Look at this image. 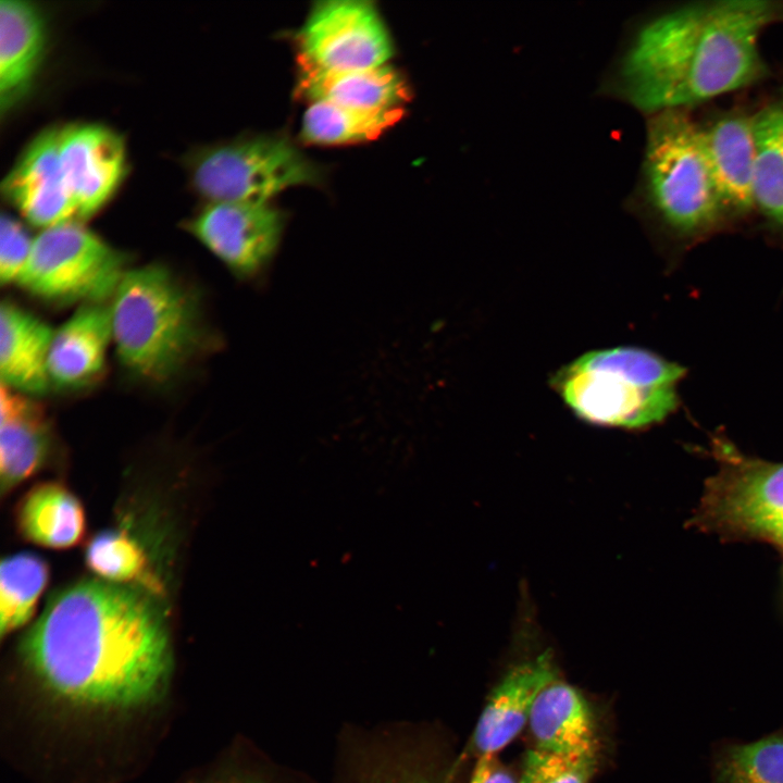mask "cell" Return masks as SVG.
Here are the masks:
<instances>
[{
	"label": "cell",
	"instance_id": "6da1fadb",
	"mask_svg": "<svg viewBox=\"0 0 783 783\" xmlns=\"http://www.w3.org/2000/svg\"><path fill=\"white\" fill-rule=\"evenodd\" d=\"M21 654L52 694L91 707L147 704L171 671L169 634L154 602L102 580L55 593L23 638Z\"/></svg>",
	"mask_w": 783,
	"mask_h": 783
},
{
	"label": "cell",
	"instance_id": "7a4b0ae2",
	"mask_svg": "<svg viewBox=\"0 0 783 783\" xmlns=\"http://www.w3.org/2000/svg\"><path fill=\"white\" fill-rule=\"evenodd\" d=\"M775 3L720 0L686 4L646 23L619 69L622 95L652 114L684 110L766 75L759 49Z\"/></svg>",
	"mask_w": 783,
	"mask_h": 783
},
{
	"label": "cell",
	"instance_id": "3957f363",
	"mask_svg": "<svg viewBox=\"0 0 783 783\" xmlns=\"http://www.w3.org/2000/svg\"><path fill=\"white\" fill-rule=\"evenodd\" d=\"M113 298L112 339L133 374L163 383L196 353L203 335L199 306L167 269L126 271Z\"/></svg>",
	"mask_w": 783,
	"mask_h": 783
},
{
	"label": "cell",
	"instance_id": "277c9868",
	"mask_svg": "<svg viewBox=\"0 0 783 783\" xmlns=\"http://www.w3.org/2000/svg\"><path fill=\"white\" fill-rule=\"evenodd\" d=\"M685 370L642 348L589 351L558 371L555 389L573 413L598 426L641 428L678 406Z\"/></svg>",
	"mask_w": 783,
	"mask_h": 783
},
{
	"label": "cell",
	"instance_id": "5b68a950",
	"mask_svg": "<svg viewBox=\"0 0 783 783\" xmlns=\"http://www.w3.org/2000/svg\"><path fill=\"white\" fill-rule=\"evenodd\" d=\"M644 181L652 209L679 234L704 232L725 211L707 160L701 128L684 110L662 111L650 119Z\"/></svg>",
	"mask_w": 783,
	"mask_h": 783
},
{
	"label": "cell",
	"instance_id": "8992f818",
	"mask_svg": "<svg viewBox=\"0 0 783 783\" xmlns=\"http://www.w3.org/2000/svg\"><path fill=\"white\" fill-rule=\"evenodd\" d=\"M717 472L706 481L689 520L729 539H755L783 549V462L750 458L719 442Z\"/></svg>",
	"mask_w": 783,
	"mask_h": 783
},
{
	"label": "cell",
	"instance_id": "52a82bcc",
	"mask_svg": "<svg viewBox=\"0 0 783 783\" xmlns=\"http://www.w3.org/2000/svg\"><path fill=\"white\" fill-rule=\"evenodd\" d=\"M126 257L78 222L42 229L16 283L54 303H101L126 273Z\"/></svg>",
	"mask_w": 783,
	"mask_h": 783
},
{
	"label": "cell",
	"instance_id": "ba28073f",
	"mask_svg": "<svg viewBox=\"0 0 783 783\" xmlns=\"http://www.w3.org/2000/svg\"><path fill=\"white\" fill-rule=\"evenodd\" d=\"M192 182L210 202H270L289 187L320 184L322 171L288 139L257 136L203 150Z\"/></svg>",
	"mask_w": 783,
	"mask_h": 783
},
{
	"label": "cell",
	"instance_id": "9c48e42d",
	"mask_svg": "<svg viewBox=\"0 0 783 783\" xmlns=\"http://www.w3.org/2000/svg\"><path fill=\"white\" fill-rule=\"evenodd\" d=\"M296 39L300 65L322 71L382 66L395 52L378 10L368 0L315 2Z\"/></svg>",
	"mask_w": 783,
	"mask_h": 783
},
{
	"label": "cell",
	"instance_id": "30bf717a",
	"mask_svg": "<svg viewBox=\"0 0 783 783\" xmlns=\"http://www.w3.org/2000/svg\"><path fill=\"white\" fill-rule=\"evenodd\" d=\"M285 226L271 202H209L189 223L191 234L239 278L260 276L273 260Z\"/></svg>",
	"mask_w": 783,
	"mask_h": 783
},
{
	"label": "cell",
	"instance_id": "8fae6325",
	"mask_svg": "<svg viewBox=\"0 0 783 783\" xmlns=\"http://www.w3.org/2000/svg\"><path fill=\"white\" fill-rule=\"evenodd\" d=\"M59 158L78 217L96 213L124 174L123 140L102 125L77 124L60 129Z\"/></svg>",
	"mask_w": 783,
	"mask_h": 783
},
{
	"label": "cell",
	"instance_id": "7c38bea8",
	"mask_svg": "<svg viewBox=\"0 0 783 783\" xmlns=\"http://www.w3.org/2000/svg\"><path fill=\"white\" fill-rule=\"evenodd\" d=\"M559 676L549 650L513 663L489 693L474 728L478 756L497 755L527 726L543 688Z\"/></svg>",
	"mask_w": 783,
	"mask_h": 783
},
{
	"label": "cell",
	"instance_id": "4fadbf2b",
	"mask_svg": "<svg viewBox=\"0 0 783 783\" xmlns=\"http://www.w3.org/2000/svg\"><path fill=\"white\" fill-rule=\"evenodd\" d=\"M59 134L60 129L54 128L39 134L2 182L8 200L30 224L42 229L77 216L61 170Z\"/></svg>",
	"mask_w": 783,
	"mask_h": 783
},
{
	"label": "cell",
	"instance_id": "5bb4252c",
	"mask_svg": "<svg viewBox=\"0 0 783 783\" xmlns=\"http://www.w3.org/2000/svg\"><path fill=\"white\" fill-rule=\"evenodd\" d=\"M534 747L569 756H599L595 711L576 686L560 676L539 693L527 723Z\"/></svg>",
	"mask_w": 783,
	"mask_h": 783
},
{
	"label": "cell",
	"instance_id": "9a60e30c",
	"mask_svg": "<svg viewBox=\"0 0 783 783\" xmlns=\"http://www.w3.org/2000/svg\"><path fill=\"white\" fill-rule=\"evenodd\" d=\"M112 338L111 307L88 303L54 331L49 356L50 384L78 389L96 381Z\"/></svg>",
	"mask_w": 783,
	"mask_h": 783
},
{
	"label": "cell",
	"instance_id": "2e32d148",
	"mask_svg": "<svg viewBox=\"0 0 783 783\" xmlns=\"http://www.w3.org/2000/svg\"><path fill=\"white\" fill-rule=\"evenodd\" d=\"M712 177L725 210L755 208L756 142L754 119L731 113L701 128Z\"/></svg>",
	"mask_w": 783,
	"mask_h": 783
},
{
	"label": "cell",
	"instance_id": "e0dca14e",
	"mask_svg": "<svg viewBox=\"0 0 783 783\" xmlns=\"http://www.w3.org/2000/svg\"><path fill=\"white\" fill-rule=\"evenodd\" d=\"M0 405V478L4 495L44 467L52 434L42 408L3 384Z\"/></svg>",
	"mask_w": 783,
	"mask_h": 783
},
{
	"label": "cell",
	"instance_id": "ac0fdd59",
	"mask_svg": "<svg viewBox=\"0 0 783 783\" xmlns=\"http://www.w3.org/2000/svg\"><path fill=\"white\" fill-rule=\"evenodd\" d=\"M297 90L310 102L359 110L398 109L410 97L405 77L389 64L339 72L300 65Z\"/></svg>",
	"mask_w": 783,
	"mask_h": 783
},
{
	"label": "cell",
	"instance_id": "d6986e66",
	"mask_svg": "<svg viewBox=\"0 0 783 783\" xmlns=\"http://www.w3.org/2000/svg\"><path fill=\"white\" fill-rule=\"evenodd\" d=\"M53 334L54 331L33 313L3 301L0 309L1 384L21 394L47 391Z\"/></svg>",
	"mask_w": 783,
	"mask_h": 783
},
{
	"label": "cell",
	"instance_id": "ffe728a7",
	"mask_svg": "<svg viewBox=\"0 0 783 783\" xmlns=\"http://www.w3.org/2000/svg\"><path fill=\"white\" fill-rule=\"evenodd\" d=\"M45 23L27 1L0 2V104L10 109L27 90L45 47Z\"/></svg>",
	"mask_w": 783,
	"mask_h": 783
},
{
	"label": "cell",
	"instance_id": "44dd1931",
	"mask_svg": "<svg viewBox=\"0 0 783 783\" xmlns=\"http://www.w3.org/2000/svg\"><path fill=\"white\" fill-rule=\"evenodd\" d=\"M22 536L42 547L65 549L76 546L86 532L79 499L58 482H45L29 489L16 510Z\"/></svg>",
	"mask_w": 783,
	"mask_h": 783
},
{
	"label": "cell",
	"instance_id": "7402d4cb",
	"mask_svg": "<svg viewBox=\"0 0 783 783\" xmlns=\"http://www.w3.org/2000/svg\"><path fill=\"white\" fill-rule=\"evenodd\" d=\"M401 108L359 110L328 102H310L300 128L302 140L311 145H345L373 140L402 116Z\"/></svg>",
	"mask_w": 783,
	"mask_h": 783
},
{
	"label": "cell",
	"instance_id": "603a6c76",
	"mask_svg": "<svg viewBox=\"0 0 783 783\" xmlns=\"http://www.w3.org/2000/svg\"><path fill=\"white\" fill-rule=\"evenodd\" d=\"M753 119L755 208L783 228V99L766 105Z\"/></svg>",
	"mask_w": 783,
	"mask_h": 783
},
{
	"label": "cell",
	"instance_id": "cb8c5ba5",
	"mask_svg": "<svg viewBox=\"0 0 783 783\" xmlns=\"http://www.w3.org/2000/svg\"><path fill=\"white\" fill-rule=\"evenodd\" d=\"M49 567L39 556L21 552L0 566V632L4 636L27 623L48 584Z\"/></svg>",
	"mask_w": 783,
	"mask_h": 783
},
{
	"label": "cell",
	"instance_id": "d4e9b609",
	"mask_svg": "<svg viewBox=\"0 0 783 783\" xmlns=\"http://www.w3.org/2000/svg\"><path fill=\"white\" fill-rule=\"evenodd\" d=\"M716 783H783V734L725 749L714 769Z\"/></svg>",
	"mask_w": 783,
	"mask_h": 783
},
{
	"label": "cell",
	"instance_id": "484cf974",
	"mask_svg": "<svg viewBox=\"0 0 783 783\" xmlns=\"http://www.w3.org/2000/svg\"><path fill=\"white\" fill-rule=\"evenodd\" d=\"M88 568L100 580L127 585L146 574L147 556L138 542L123 531H103L88 543L85 554Z\"/></svg>",
	"mask_w": 783,
	"mask_h": 783
},
{
	"label": "cell",
	"instance_id": "4316f807",
	"mask_svg": "<svg viewBox=\"0 0 783 783\" xmlns=\"http://www.w3.org/2000/svg\"><path fill=\"white\" fill-rule=\"evenodd\" d=\"M599 756H569L535 747L523 758L519 783H589Z\"/></svg>",
	"mask_w": 783,
	"mask_h": 783
},
{
	"label": "cell",
	"instance_id": "83f0119b",
	"mask_svg": "<svg viewBox=\"0 0 783 783\" xmlns=\"http://www.w3.org/2000/svg\"><path fill=\"white\" fill-rule=\"evenodd\" d=\"M33 240L34 238L13 216L9 214L1 215L0 281L2 284L17 281L29 258Z\"/></svg>",
	"mask_w": 783,
	"mask_h": 783
},
{
	"label": "cell",
	"instance_id": "f1b7e54d",
	"mask_svg": "<svg viewBox=\"0 0 783 783\" xmlns=\"http://www.w3.org/2000/svg\"><path fill=\"white\" fill-rule=\"evenodd\" d=\"M469 783H519L517 778L497 757L478 756Z\"/></svg>",
	"mask_w": 783,
	"mask_h": 783
},
{
	"label": "cell",
	"instance_id": "f546056e",
	"mask_svg": "<svg viewBox=\"0 0 783 783\" xmlns=\"http://www.w3.org/2000/svg\"><path fill=\"white\" fill-rule=\"evenodd\" d=\"M776 17H783V2H775Z\"/></svg>",
	"mask_w": 783,
	"mask_h": 783
}]
</instances>
